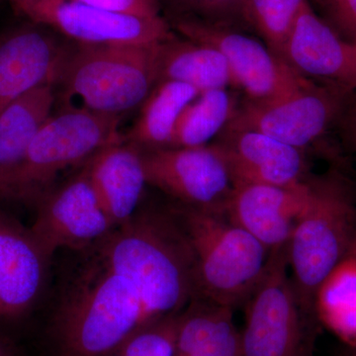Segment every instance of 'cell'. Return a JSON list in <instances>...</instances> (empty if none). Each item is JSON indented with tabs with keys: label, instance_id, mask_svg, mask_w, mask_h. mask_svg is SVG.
Listing matches in <instances>:
<instances>
[{
	"label": "cell",
	"instance_id": "1",
	"mask_svg": "<svg viewBox=\"0 0 356 356\" xmlns=\"http://www.w3.org/2000/svg\"><path fill=\"white\" fill-rule=\"evenodd\" d=\"M91 248L133 285L152 322L197 298L193 254L172 207L139 208Z\"/></svg>",
	"mask_w": 356,
	"mask_h": 356
},
{
	"label": "cell",
	"instance_id": "2",
	"mask_svg": "<svg viewBox=\"0 0 356 356\" xmlns=\"http://www.w3.org/2000/svg\"><path fill=\"white\" fill-rule=\"evenodd\" d=\"M65 287L51 320L56 356H111L152 324L133 285L95 250Z\"/></svg>",
	"mask_w": 356,
	"mask_h": 356
},
{
	"label": "cell",
	"instance_id": "3",
	"mask_svg": "<svg viewBox=\"0 0 356 356\" xmlns=\"http://www.w3.org/2000/svg\"><path fill=\"white\" fill-rule=\"evenodd\" d=\"M172 209L193 254L197 298L233 310L245 306L266 273L270 252L225 212L180 204Z\"/></svg>",
	"mask_w": 356,
	"mask_h": 356
},
{
	"label": "cell",
	"instance_id": "4",
	"mask_svg": "<svg viewBox=\"0 0 356 356\" xmlns=\"http://www.w3.org/2000/svg\"><path fill=\"white\" fill-rule=\"evenodd\" d=\"M309 182L308 200L286 252L300 303L316 316L314 298L318 286L355 247L356 199L350 182L337 170L310 177Z\"/></svg>",
	"mask_w": 356,
	"mask_h": 356
},
{
	"label": "cell",
	"instance_id": "5",
	"mask_svg": "<svg viewBox=\"0 0 356 356\" xmlns=\"http://www.w3.org/2000/svg\"><path fill=\"white\" fill-rule=\"evenodd\" d=\"M156 44H83L72 42L55 88L65 104L119 117L140 108L159 83Z\"/></svg>",
	"mask_w": 356,
	"mask_h": 356
},
{
	"label": "cell",
	"instance_id": "6",
	"mask_svg": "<svg viewBox=\"0 0 356 356\" xmlns=\"http://www.w3.org/2000/svg\"><path fill=\"white\" fill-rule=\"evenodd\" d=\"M119 124V117L74 105L53 112L30 145L8 200L36 206L55 188L60 173L83 165L103 147L125 139Z\"/></svg>",
	"mask_w": 356,
	"mask_h": 356
},
{
	"label": "cell",
	"instance_id": "7",
	"mask_svg": "<svg viewBox=\"0 0 356 356\" xmlns=\"http://www.w3.org/2000/svg\"><path fill=\"white\" fill-rule=\"evenodd\" d=\"M286 247L271 250L266 273L245 304L243 356H314L316 316L300 303Z\"/></svg>",
	"mask_w": 356,
	"mask_h": 356
},
{
	"label": "cell",
	"instance_id": "8",
	"mask_svg": "<svg viewBox=\"0 0 356 356\" xmlns=\"http://www.w3.org/2000/svg\"><path fill=\"white\" fill-rule=\"evenodd\" d=\"M350 93L309 79L282 97L238 104L224 129L264 134L305 152L341 118Z\"/></svg>",
	"mask_w": 356,
	"mask_h": 356
},
{
	"label": "cell",
	"instance_id": "9",
	"mask_svg": "<svg viewBox=\"0 0 356 356\" xmlns=\"http://www.w3.org/2000/svg\"><path fill=\"white\" fill-rule=\"evenodd\" d=\"M179 36L216 49L226 58L235 79L250 102H264L289 95L309 79L274 55L261 40L241 28L193 21L168 23Z\"/></svg>",
	"mask_w": 356,
	"mask_h": 356
},
{
	"label": "cell",
	"instance_id": "10",
	"mask_svg": "<svg viewBox=\"0 0 356 356\" xmlns=\"http://www.w3.org/2000/svg\"><path fill=\"white\" fill-rule=\"evenodd\" d=\"M15 8L77 44H156L175 34L165 17L113 13L79 0H23Z\"/></svg>",
	"mask_w": 356,
	"mask_h": 356
},
{
	"label": "cell",
	"instance_id": "11",
	"mask_svg": "<svg viewBox=\"0 0 356 356\" xmlns=\"http://www.w3.org/2000/svg\"><path fill=\"white\" fill-rule=\"evenodd\" d=\"M36 207L30 231L50 259L62 248L86 252L117 228L83 168L64 184L56 185Z\"/></svg>",
	"mask_w": 356,
	"mask_h": 356
},
{
	"label": "cell",
	"instance_id": "12",
	"mask_svg": "<svg viewBox=\"0 0 356 356\" xmlns=\"http://www.w3.org/2000/svg\"><path fill=\"white\" fill-rule=\"evenodd\" d=\"M147 184L180 205L225 212L234 186L212 145L142 149Z\"/></svg>",
	"mask_w": 356,
	"mask_h": 356
},
{
	"label": "cell",
	"instance_id": "13",
	"mask_svg": "<svg viewBox=\"0 0 356 356\" xmlns=\"http://www.w3.org/2000/svg\"><path fill=\"white\" fill-rule=\"evenodd\" d=\"M70 43L29 19L0 36V113L35 88L55 86Z\"/></svg>",
	"mask_w": 356,
	"mask_h": 356
},
{
	"label": "cell",
	"instance_id": "14",
	"mask_svg": "<svg viewBox=\"0 0 356 356\" xmlns=\"http://www.w3.org/2000/svg\"><path fill=\"white\" fill-rule=\"evenodd\" d=\"M210 144L224 161L234 188L289 186L310 177L305 152L264 134L224 129Z\"/></svg>",
	"mask_w": 356,
	"mask_h": 356
},
{
	"label": "cell",
	"instance_id": "15",
	"mask_svg": "<svg viewBox=\"0 0 356 356\" xmlns=\"http://www.w3.org/2000/svg\"><path fill=\"white\" fill-rule=\"evenodd\" d=\"M50 261L30 228L0 213V325L16 324L31 314Z\"/></svg>",
	"mask_w": 356,
	"mask_h": 356
},
{
	"label": "cell",
	"instance_id": "16",
	"mask_svg": "<svg viewBox=\"0 0 356 356\" xmlns=\"http://www.w3.org/2000/svg\"><path fill=\"white\" fill-rule=\"evenodd\" d=\"M309 179L289 186L235 187L225 213L269 252L286 247L308 200Z\"/></svg>",
	"mask_w": 356,
	"mask_h": 356
},
{
	"label": "cell",
	"instance_id": "17",
	"mask_svg": "<svg viewBox=\"0 0 356 356\" xmlns=\"http://www.w3.org/2000/svg\"><path fill=\"white\" fill-rule=\"evenodd\" d=\"M284 60L301 76L356 90V46L341 39L306 2L285 47Z\"/></svg>",
	"mask_w": 356,
	"mask_h": 356
},
{
	"label": "cell",
	"instance_id": "18",
	"mask_svg": "<svg viewBox=\"0 0 356 356\" xmlns=\"http://www.w3.org/2000/svg\"><path fill=\"white\" fill-rule=\"evenodd\" d=\"M115 226L139 210L147 185L142 149L124 139L103 147L81 165Z\"/></svg>",
	"mask_w": 356,
	"mask_h": 356
},
{
	"label": "cell",
	"instance_id": "19",
	"mask_svg": "<svg viewBox=\"0 0 356 356\" xmlns=\"http://www.w3.org/2000/svg\"><path fill=\"white\" fill-rule=\"evenodd\" d=\"M57 102L54 84L30 91L0 113V198L8 200L11 186L30 145L53 114Z\"/></svg>",
	"mask_w": 356,
	"mask_h": 356
},
{
	"label": "cell",
	"instance_id": "20",
	"mask_svg": "<svg viewBox=\"0 0 356 356\" xmlns=\"http://www.w3.org/2000/svg\"><path fill=\"white\" fill-rule=\"evenodd\" d=\"M173 356H243L233 309L192 300L178 317Z\"/></svg>",
	"mask_w": 356,
	"mask_h": 356
},
{
	"label": "cell",
	"instance_id": "21",
	"mask_svg": "<svg viewBox=\"0 0 356 356\" xmlns=\"http://www.w3.org/2000/svg\"><path fill=\"white\" fill-rule=\"evenodd\" d=\"M156 67L159 83L177 81L199 93L236 88L228 63L219 51L177 33L156 44Z\"/></svg>",
	"mask_w": 356,
	"mask_h": 356
},
{
	"label": "cell",
	"instance_id": "22",
	"mask_svg": "<svg viewBox=\"0 0 356 356\" xmlns=\"http://www.w3.org/2000/svg\"><path fill=\"white\" fill-rule=\"evenodd\" d=\"M198 95V90L187 84L161 81L140 105L125 139L140 149L168 147L180 114Z\"/></svg>",
	"mask_w": 356,
	"mask_h": 356
},
{
	"label": "cell",
	"instance_id": "23",
	"mask_svg": "<svg viewBox=\"0 0 356 356\" xmlns=\"http://www.w3.org/2000/svg\"><path fill=\"white\" fill-rule=\"evenodd\" d=\"M314 310L318 322L356 348V245L321 283Z\"/></svg>",
	"mask_w": 356,
	"mask_h": 356
},
{
	"label": "cell",
	"instance_id": "24",
	"mask_svg": "<svg viewBox=\"0 0 356 356\" xmlns=\"http://www.w3.org/2000/svg\"><path fill=\"white\" fill-rule=\"evenodd\" d=\"M236 106L228 88L199 93L180 114L168 147L207 146L226 127Z\"/></svg>",
	"mask_w": 356,
	"mask_h": 356
},
{
	"label": "cell",
	"instance_id": "25",
	"mask_svg": "<svg viewBox=\"0 0 356 356\" xmlns=\"http://www.w3.org/2000/svg\"><path fill=\"white\" fill-rule=\"evenodd\" d=\"M307 0H245L243 21L274 55L284 60L285 47Z\"/></svg>",
	"mask_w": 356,
	"mask_h": 356
},
{
	"label": "cell",
	"instance_id": "26",
	"mask_svg": "<svg viewBox=\"0 0 356 356\" xmlns=\"http://www.w3.org/2000/svg\"><path fill=\"white\" fill-rule=\"evenodd\" d=\"M159 2L168 23L193 21L245 28L243 21L245 0H159Z\"/></svg>",
	"mask_w": 356,
	"mask_h": 356
},
{
	"label": "cell",
	"instance_id": "27",
	"mask_svg": "<svg viewBox=\"0 0 356 356\" xmlns=\"http://www.w3.org/2000/svg\"><path fill=\"white\" fill-rule=\"evenodd\" d=\"M178 317L179 314L146 325L111 356H173Z\"/></svg>",
	"mask_w": 356,
	"mask_h": 356
},
{
	"label": "cell",
	"instance_id": "28",
	"mask_svg": "<svg viewBox=\"0 0 356 356\" xmlns=\"http://www.w3.org/2000/svg\"><path fill=\"white\" fill-rule=\"evenodd\" d=\"M313 10L344 41L356 46V0H307Z\"/></svg>",
	"mask_w": 356,
	"mask_h": 356
},
{
	"label": "cell",
	"instance_id": "29",
	"mask_svg": "<svg viewBox=\"0 0 356 356\" xmlns=\"http://www.w3.org/2000/svg\"><path fill=\"white\" fill-rule=\"evenodd\" d=\"M90 6L99 7L113 13L140 16V17H163L159 0H79Z\"/></svg>",
	"mask_w": 356,
	"mask_h": 356
},
{
	"label": "cell",
	"instance_id": "30",
	"mask_svg": "<svg viewBox=\"0 0 356 356\" xmlns=\"http://www.w3.org/2000/svg\"><path fill=\"white\" fill-rule=\"evenodd\" d=\"M339 120L344 144L356 152V96L351 102L348 100Z\"/></svg>",
	"mask_w": 356,
	"mask_h": 356
},
{
	"label": "cell",
	"instance_id": "31",
	"mask_svg": "<svg viewBox=\"0 0 356 356\" xmlns=\"http://www.w3.org/2000/svg\"><path fill=\"white\" fill-rule=\"evenodd\" d=\"M0 356H21L19 350L8 337L0 334Z\"/></svg>",
	"mask_w": 356,
	"mask_h": 356
},
{
	"label": "cell",
	"instance_id": "32",
	"mask_svg": "<svg viewBox=\"0 0 356 356\" xmlns=\"http://www.w3.org/2000/svg\"><path fill=\"white\" fill-rule=\"evenodd\" d=\"M8 1L10 2L14 7H16L20 3V2H22L23 0H8Z\"/></svg>",
	"mask_w": 356,
	"mask_h": 356
}]
</instances>
